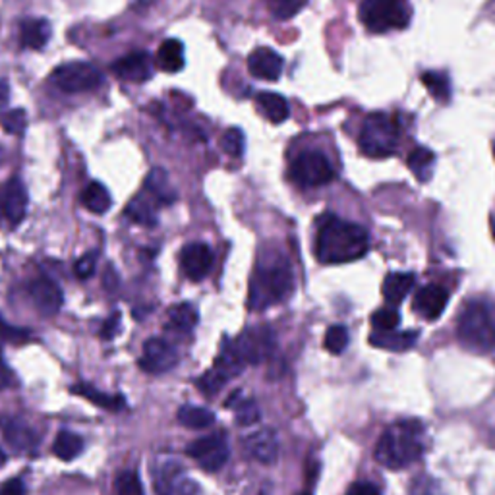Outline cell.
Instances as JSON below:
<instances>
[{
    "label": "cell",
    "instance_id": "cell-1",
    "mask_svg": "<svg viewBox=\"0 0 495 495\" xmlns=\"http://www.w3.org/2000/svg\"><path fill=\"white\" fill-rule=\"evenodd\" d=\"M370 250V234L356 222L337 215L319 219L314 252L319 263L341 265L362 260Z\"/></svg>",
    "mask_w": 495,
    "mask_h": 495
},
{
    "label": "cell",
    "instance_id": "cell-2",
    "mask_svg": "<svg viewBox=\"0 0 495 495\" xmlns=\"http://www.w3.org/2000/svg\"><path fill=\"white\" fill-rule=\"evenodd\" d=\"M294 275L293 269L281 255H263L253 269L250 279L248 306L250 310H265L275 306L293 294Z\"/></svg>",
    "mask_w": 495,
    "mask_h": 495
},
{
    "label": "cell",
    "instance_id": "cell-3",
    "mask_svg": "<svg viewBox=\"0 0 495 495\" xmlns=\"http://www.w3.org/2000/svg\"><path fill=\"white\" fill-rule=\"evenodd\" d=\"M426 451L424 424L418 420H401L386 429L376 445V460L389 470L407 469Z\"/></svg>",
    "mask_w": 495,
    "mask_h": 495
},
{
    "label": "cell",
    "instance_id": "cell-4",
    "mask_svg": "<svg viewBox=\"0 0 495 495\" xmlns=\"http://www.w3.org/2000/svg\"><path fill=\"white\" fill-rule=\"evenodd\" d=\"M457 337L460 345L474 353H490L495 348V306L484 300L469 302L460 312Z\"/></svg>",
    "mask_w": 495,
    "mask_h": 495
},
{
    "label": "cell",
    "instance_id": "cell-5",
    "mask_svg": "<svg viewBox=\"0 0 495 495\" xmlns=\"http://www.w3.org/2000/svg\"><path fill=\"white\" fill-rule=\"evenodd\" d=\"M398 138H401L398 122L386 113H374L364 120L358 141L366 157L386 159L397 151Z\"/></svg>",
    "mask_w": 495,
    "mask_h": 495
},
{
    "label": "cell",
    "instance_id": "cell-6",
    "mask_svg": "<svg viewBox=\"0 0 495 495\" xmlns=\"http://www.w3.org/2000/svg\"><path fill=\"white\" fill-rule=\"evenodd\" d=\"M360 20L374 34L405 29L410 22L407 0H362Z\"/></svg>",
    "mask_w": 495,
    "mask_h": 495
},
{
    "label": "cell",
    "instance_id": "cell-7",
    "mask_svg": "<svg viewBox=\"0 0 495 495\" xmlns=\"http://www.w3.org/2000/svg\"><path fill=\"white\" fill-rule=\"evenodd\" d=\"M246 366L248 364L236 350L234 343L227 339L221 346V353L213 364V368L207 370V374L198 379V389L203 395H215L225 387V383H229L238 374H242Z\"/></svg>",
    "mask_w": 495,
    "mask_h": 495
},
{
    "label": "cell",
    "instance_id": "cell-8",
    "mask_svg": "<svg viewBox=\"0 0 495 495\" xmlns=\"http://www.w3.org/2000/svg\"><path fill=\"white\" fill-rule=\"evenodd\" d=\"M289 179L298 188L310 190L329 184L335 179V170L322 151H304L291 163Z\"/></svg>",
    "mask_w": 495,
    "mask_h": 495
},
{
    "label": "cell",
    "instance_id": "cell-9",
    "mask_svg": "<svg viewBox=\"0 0 495 495\" xmlns=\"http://www.w3.org/2000/svg\"><path fill=\"white\" fill-rule=\"evenodd\" d=\"M153 488L157 495H196L198 484L174 457H159L153 465Z\"/></svg>",
    "mask_w": 495,
    "mask_h": 495
},
{
    "label": "cell",
    "instance_id": "cell-10",
    "mask_svg": "<svg viewBox=\"0 0 495 495\" xmlns=\"http://www.w3.org/2000/svg\"><path fill=\"white\" fill-rule=\"evenodd\" d=\"M51 82L67 93H82L99 88L103 74L89 62H68L51 74Z\"/></svg>",
    "mask_w": 495,
    "mask_h": 495
},
{
    "label": "cell",
    "instance_id": "cell-11",
    "mask_svg": "<svg viewBox=\"0 0 495 495\" xmlns=\"http://www.w3.org/2000/svg\"><path fill=\"white\" fill-rule=\"evenodd\" d=\"M188 457L194 459L200 469L205 472H217L227 465L229 460V443L222 434L205 436L191 441L186 449Z\"/></svg>",
    "mask_w": 495,
    "mask_h": 495
},
{
    "label": "cell",
    "instance_id": "cell-12",
    "mask_svg": "<svg viewBox=\"0 0 495 495\" xmlns=\"http://www.w3.org/2000/svg\"><path fill=\"white\" fill-rule=\"evenodd\" d=\"M246 364H260L271 356L275 348V335L269 327L246 329L241 337L232 341Z\"/></svg>",
    "mask_w": 495,
    "mask_h": 495
},
{
    "label": "cell",
    "instance_id": "cell-13",
    "mask_svg": "<svg viewBox=\"0 0 495 495\" xmlns=\"http://www.w3.org/2000/svg\"><path fill=\"white\" fill-rule=\"evenodd\" d=\"M177 364H179V353L169 341L153 337V339H148L146 345H143L141 358H139V366L143 372L161 376V374L170 372Z\"/></svg>",
    "mask_w": 495,
    "mask_h": 495
},
{
    "label": "cell",
    "instance_id": "cell-14",
    "mask_svg": "<svg viewBox=\"0 0 495 495\" xmlns=\"http://www.w3.org/2000/svg\"><path fill=\"white\" fill-rule=\"evenodd\" d=\"M27 188L18 179L12 177L0 188V211L10 225L18 227L27 213Z\"/></svg>",
    "mask_w": 495,
    "mask_h": 495
},
{
    "label": "cell",
    "instance_id": "cell-15",
    "mask_svg": "<svg viewBox=\"0 0 495 495\" xmlns=\"http://www.w3.org/2000/svg\"><path fill=\"white\" fill-rule=\"evenodd\" d=\"M180 267L190 281H203L213 267V250L201 242L184 246L180 252Z\"/></svg>",
    "mask_w": 495,
    "mask_h": 495
},
{
    "label": "cell",
    "instance_id": "cell-16",
    "mask_svg": "<svg viewBox=\"0 0 495 495\" xmlns=\"http://www.w3.org/2000/svg\"><path fill=\"white\" fill-rule=\"evenodd\" d=\"M110 72H113L117 77L124 79V82L143 84L153 76L151 58L146 51H136L126 57H120L119 60L110 64Z\"/></svg>",
    "mask_w": 495,
    "mask_h": 495
},
{
    "label": "cell",
    "instance_id": "cell-17",
    "mask_svg": "<svg viewBox=\"0 0 495 495\" xmlns=\"http://www.w3.org/2000/svg\"><path fill=\"white\" fill-rule=\"evenodd\" d=\"M0 429H3L6 443L18 453H31L39 445V434L20 418L14 417L0 418Z\"/></svg>",
    "mask_w": 495,
    "mask_h": 495
},
{
    "label": "cell",
    "instance_id": "cell-18",
    "mask_svg": "<svg viewBox=\"0 0 495 495\" xmlns=\"http://www.w3.org/2000/svg\"><path fill=\"white\" fill-rule=\"evenodd\" d=\"M447 302H449V293L439 284H426L414 294L412 308L422 319L436 322V319L445 312Z\"/></svg>",
    "mask_w": 495,
    "mask_h": 495
},
{
    "label": "cell",
    "instance_id": "cell-19",
    "mask_svg": "<svg viewBox=\"0 0 495 495\" xmlns=\"http://www.w3.org/2000/svg\"><path fill=\"white\" fill-rule=\"evenodd\" d=\"M29 294H31V300H34V304L37 306V310L43 315L58 314V310L64 304V294L60 291V286L46 277H39L31 283Z\"/></svg>",
    "mask_w": 495,
    "mask_h": 495
},
{
    "label": "cell",
    "instance_id": "cell-20",
    "mask_svg": "<svg viewBox=\"0 0 495 495\" xmlns=\"http://www.w3.org/2000/svg\"><path fill=\"white\" fill-rule=\"evenodd\" d=\"M248 70L253 77L263 79V82H277L283 74V58L269 46H258L248 57Z\"/></svg>",
    "mask_w": 495,
    "mask_h": 495
},
{
    "label": "cell",
    "instance_id": "cell-21",
    "mask_svg": "<svg viewBox=\"0 0 495 495\" xmlns=\"http://www.w3.org/2000/svg\"><path fill=\"white\" fill-rule=\"evenodd\" d=\"M244 445L248 455L263 465H273L279 457V441L273 429H255L244 439Z\"/></svg>",
    "mask_w": 495,
    "mask_h": 495
},
{
    "label": "cell",
    "instance_id": "cell-22",
    "mask_svg": "<svg viewBox=\"0 0 495 495\" xmlns=\"http://www.w3.org/2000/svg\"><path fill=\"white\" fill-rule=\"evenodd\" d=\"M418 341V331H376L370 335V343L391 353H405Z\"/></svg>",
    "mask_w": 495,
    "mask_h": 495
},
{
    "label": "cell",
    "instance_id": "cell-23",
    "mask_svg": "<svg viewBox=\"0 0 495 495\" xmlns=\"http://www.w3.org/2000/svg\"><path fill=\"white\" fill-rule=\"evenodd\" d=\"M255 105H258L260 113L271 122V124H283L291 117L289 101L283 95L273 91H262L255 95Z\"/></svg>",
    "mask_w": 495,
    "mask_h": 495
},
{
    "label": "cell",
    "instance_id": "cell-24",
    "mask_svg": "<svg viewBox=\"0 0 495 495\" xmlns=\"http://www.w3.org/2000/svg\"><path fill=\"white\" fill-rule=\"evenodd\" d=\"M74 395H79L88 398V401L95 407H99L108 412H119L126 408V398L122 395H113V393H103L98 387L89 386V383H77V386L72 387Z\"/></svg>",
    "mask_w": 495,
    "mask_h": 495
},
{
    "label": "cell",
    "instance_id": "cell-25",
    "mask_svg": "<svg viewBox=\"0 0 495 495\" xmlns=\"http://www.w3.org/2000/svg\"><path fill=\"white\" fill-rule=\"evenodd\" d=\"M417 284V277L412 273H389L383 281V298H386L387 304L397 306L410 294V291Z\"/></svg>",
    "mask_w": 495,
    "mask_h": 495
},
{
    "label": "cell",
    "instance_id": "cell-26",
    "mask_svg": "<svg viewBox=\"0 0 495 495\" xmlns=\"http://www.w3.org/2000/svg\"><path fill=\"white\" fill-rule=\"evenodd\" d=\"M51 39V24L46 20H22L20 41L31 51H41Z\"/></svg>",
    "mask_w": 495,
    "mask_h": 495
},
{
    "label": "cell",
    "instance_id": "cell-27",
    "mask_svg": "<svg viewBox=\"0 0 495 495\" xmlns=\"http://www.w3.org/2000/svg\"><path fill=\"white\" fill-rule=\"evenodd\" d=\"M143 190L148 191L157 205H170L174 203V200H177V191L172 190L167 172L163 169H153L148 174Z\"/></svg>",
    "mask_w": 495,
    "mask_h": 495
},
{
    "label": "cell",
    "instance_id": "cell-28",
    "mask_svg": "<svg viewBox=\"0 0 495 495\" xmlns=\"http://www.w3.org/2000/svg\"><path fill=\"white\" fill-rule=\"evenodd\" d=\"M184 45L179 39H167L161 43L157 51V64L159 68L169 72V74H177L184 68Z\"/></svg>",
    "mask_w": 495,
    "mask_h": 495
},
{
    "label": "cell",
    "instance_id": "cell-29",
    "mask_svg": "<svg viewBox=\"0 0 495 495\" xmlns=\"http://www.w3.org/2000/svg\"><path fill=\"white\" fill-rule=\"evenodd\" d=\"M82 205L86 207L88 211L103 215L110 210V205H113V200H110L108 190L101 184V182H91L84 188L82 198H79Z\"/></svg>",
    "mask_w": 495,
    "mask_h": 495
},
{
    "label": "cell",
    "instance_id": "cell-30",
    "mask_svg": "<svg viewBox=\"0 0 495 495\" xmlns=\"http://www.w3.org/2000/svg\"><path fill=\"white\" fill-rule=\"evenodd\" d=\"M196 325H198V310L191 304H188V302H182V304H177L169 310V329L177 333H190V331H194Z\"/></svg>",
    "mask_w": 495,
    "mask_h": 495
},
{
    "label": "cell",
    "instance_id": "cell-31",
    "mask_svg": "<svg viewBox=\"0 0 495 495\" xmlns=\"http://www.w3.org/2000/svg\"><path fill=\"white\" fill-rule=\"evenodd\" d=\"M177 418L188 429H207L210 426H213L215 414L203 407L184 405V407H180Z\"/></svg>",
    "mask_w": 495,
    "mask_h": 495
},
{
    "label": "cell",
    "instance_id": "cell-32",
    "mask_svg": "<svg viewBox=\"0 0 495 495\" xmlns=\"http://www.w3.org/2000/svg\"><path fill=\"white\" fill-rule=\"evenodd\" d=\"M84 451V439L79 438L77 434L68 432V429H62L58 432L55 443H53V453L60 459V460H74L76 457L82 455Z\"/></svg>",
    "mask_w": 495,
    "mask_h": 495
},
{
    "label": "cell",
    "instance_id": "cell-33",
    "mask_svg": "<svg viewBox=\"0 0 495 495\" xmlns=\"http://www.w3.org/2000/svg\"><path fill=\"white\" fill-rule=\"evenodd\" d=\"M126 217L138 222V225L143 227H155L157 225V213L153 203L146 196H136L128 207L124 210Z\"/></svg>",
    "mask_w": 495,
    "mask_h": 495
},
{
    "label": "cell",
    "instance_id": "cell-34",
    "mask_svg": "<svg viewBox=\"0 0 495 495\" xmlns=\"http://www.w3.org/2000/svg\"><path fill=\"white\" fill-rule=\"evenodd\" d=\"M436 165V155L434 151H429L428 148H417L408 155V169L414 172L420 182H428L432 179Z\"/></svg>",
    "mask_w": 495,
    "mask_h": 495
},
{
    "label": "cell",
    "instance_id": "cell-35",
    "mask_svg": "<svg viewBox=\"0 0 495 495\" xmlns=\"http://www.w3.org/2000/svg\"><path fill=\"white\" fill-rule=\"evenodd\" d=\"M420 82L429 91L434 99L439 103H447L451 99V79L443 72H424L420 76Z\"/></svg>",
    "mask_w": 495,
    "mask_h": 495
},
{
    "label": "cell",
    "instance_id": "cell-36",
    "mask_svg": "<svg viewBox=\"0 0 495 495\" xmlns=\"http://www.w3.org/2000/svg\"><path fill=\"white\" fill-rule=\"evenodd\" d=\"M227 405L234 408L236 422L241 426H252L260 420V408L253 398H242L241 393H234Z\"/></svg>",
    "mask_w": 495,
    "mask_h": 495
},
{
    "label": "cell",
    "instance_id": "cell-37",
    "mask_svg": "<svg viewBox=\"0 0 495 495\" xmlns=\"http://www.w3.org/2000/svg\"><path fill=\"white\" fill-rule=\"evenodd\" d=\"M115 490H117V495H146V493H143V486H141L139 476L136 472H132V470L120 472L117 476Z\"/></svg>",
    "mask_w": 495,
    "mask_h": 495
},
{
    "label": "cell",
    "instance_id": "cell-38",
    "mask_svg": "<svg viewBox=\"0 0 495 495\" xmlns=\"http://www.w3.org/2000/svg\"><path fill=\"white\" fill-rule=\"evenodd\" d=\"M221 146L225 150V153H229L231 157H241L244 153L246 148V138L244 132L238 130V128H231L221 138Z\"/></svg>",
    "mask_w": 495,
    "mask_h": 495
},
{
    "label": "cell",
    "instance_id": "cell-39",
    "mask_svg": "<svg viewBox=\"0 0 495 495\" xmlns=\"http://www.w3.org/2000/svg\"><path fill=\"white\" fill-rule=\"evenodd\" d=\"M401 324V315L393 308H381L372 314V325L376 331H395Z\"/></svg>",
    "mask_w": 495,
    "mask_h": 495
},
{
    "label": "cell",
    "instance_id": "cell-40",
    "mask_svg": "<svg viewBox=\"0 0 495 495\" xmlns=\"http://www.w3.org/2000/svg\"><path fill=\"white\" fill-rule=\"evenodd\" d=\"M348 345V331L343 325H333L325 333V348L333 355H341Z\"/></svg>",
    "mask_w": 495,
    "mask_h": 495
},
{
    "label": "cell",
    "instance_id": "cell-41",
    "mask_svg": "<svg viewBox=\"0 0 495 495\" xmlns=\"http://www.w3.org/2000/svg\"><path fill=\"white\" fill-rule=\"evenodd\" d=\"M0 124H3L5 130L8 134H22L27 126V119H26V110L24 108H14L5 113L0 117Z\"/></svg>",
    "mask_w": 495,
    "mask_h": 495
},
{
    "label": "cell",
    "instance_id": "cell-42",
    "mask_svg": "<svg viewBox=\"0 0 495 495\" xmlns=\"http://www.w3.org/2000/svg\"><path fill=\"white\" fill-rule=\"evenodd\" d=\"M306 3L308 0H269L271 10H273V14L277 15L279 20L293 18V15Z\"/></svg>",
    "mask_w": 495,
    "mask_h": 495
},
{
    "label": "cell",
    "instance_id": "cell-43",
    "mask_svg": "<svg viewBox=\"0 0 495 495\" xmlns=\"http://www.w3.org/2000/svg\"><path fill=\"white\" fill-rule=\"evenodd\" d=\"M29 339V331L10 325L6 319L0 315V341L5 343H26Z\"/></svg>",
    "mask_w": 495,
    "mask_h": 495
},
{
    "label": "cell",
    "instance_id": "cell-44",
    "mask_svg": "<svg viewBox=\"0 0 495 495\" xmlns=\"http://www.w3.org/2000/svg\"><path fill=\"white\" fill-rule=\"evenodd\" d=\"M410 495H443L441 486L429 476H420L414 480L410 488Z\"/></svg>",
    "mask_w": 495,
    "mask_h": 495
},
{
    "label": "cell",
    "instance_id": "cell-45",
    "mask_svg": "<svg viewBox=\"0 0 495 495\" xmlns=\"http://www.w3.org/2000/svg\"><path fill=\"white\" fill-rule=\"evenodd\" d=\"M95 265H98V253L89 252V253L84 255V258H79V260L76 262L74 273H76L77 279L86 281V279H89V277L95 273Z\"/></svg>",
    "mask_w": 495,
    "mask_h": 495
},
{
    "label": "cell",
    "instance_id": "cell-46",
    "mask_svg": "<svg viewBox=\"0 0 495 495\" xmlns=\"http://www.w3.org/2000/svg\"><path fill=\"white\" fill-rule=\"evenodd\" d=\"M14 383H15V377L3 356V350H0V389H10Z\"/></svg>",
    "mask_w": 495,
    "mask_h": 495
},
{
    "label": "cell",
    "instance_id": "cell-47",
    "mask_svg": "<svg viewBox=\"0 0 495 495\" xmlns=\"http://www.w3.org/2000/svg\"><path fill=\"white\" fill-rule=\"evenodd\" d=\"M119 329H120V314L115 312V314L110 315V317L107 319V322H105V325H103V329H101V337L110 341V339H113L115 335L119 333Z\"/></svg>",
    "mask_w": 495,
    "mask_h": 495
},
{
    "label": "cell",
    "instance_id": "cell-48",
    "mask_svg": "<svg viewBox=\"0 0 495 495\" xmlns=\"http://www.w3.org/2000/svg\"><path fill=\"white\" fill-rule=\"evenodd\" d=\"M0 495H26V484L20 478H10L0 486Z\"/></svg>",
    "mask_w": 495,
    "mask_h": 495
},
{
    "label": "cell",
    "instance_id": "cell-49",
    "mask_svg": "<svg viewBox=\"0 0 495 495\" xmlns=\"http://www.w3.org/2000/svg\"><path fill=\"white\" fill-rule=\"evenodd\" d=\"M346 495H381V493H379V490H377L374 484L358 482V484H355L353 488L348 490Z\"/></svg>",
    "mask_w": 495,
    "mask_h": 495
},
{
    "label": "cell",
    "instance_id": "cell-50",
    "mask_svg": "<svg viewBox=\"0 0 495 495\" xmlns=\"http://www.w3.org/2000/svg\"><path fill=\"white\" fill-rule=\"evenodd\" d=\"M10 101V86L6 77H0V108H5Z\"/></svg>",
    "mask_w": 495,
    "mask_h": 495
},
{
    "label": "cell",
    "instance_id": "cell-51",
    "mask_svg": "<svg viewBox=\"0 0 495 495\" xmlns=\"http://www.w3.org/2000/svg\"><path fill=\"white\" fill-rule=\"evenodd\" d=\"M5 462H6V453L3 449H0V467H3Z\"/></svg>",
    "mask_w": 495,
    "mask_h": 495
},
{
    "label": "cell",
    "instance_id": "cell-52",
    "mask_svg": "<svg viewBox=\"0 0 495 495\" xmlns=\"http://www.w3.org/2000/svg\"><path fill=\"white\" fill-rule=\"evenodd\" d=\"M296 495H312V493H308V491H300V493H296Z\"/></svg>",
    "mask_w": 495,
    "mask_h": 495
}]
</instances>
